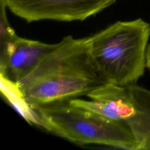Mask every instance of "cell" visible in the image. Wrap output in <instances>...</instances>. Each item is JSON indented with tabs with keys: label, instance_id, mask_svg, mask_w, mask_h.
I'll use <instances>...</instances> for the list:
<instances>
[{
	"label": "cell",
	"instance_id": "cell-1",
	"mask_svg": "<svg viewBox=\"0 0 150 150\" xmlns=\"http://www.w3.org/2000/svg\"><path fill=\"white\" fill-rule=\"evenodd\" d=\"M105 83L91 58L88 37L69 35L17 84L32 108L87 96Z\"/></svg>",
	"mask_w": 150,
	"mask_h": 150
},
{
	"label": "cell",
	"instance_id": "cell-2",
	"mask_svg": "<svg viewBox=\"0 0 150 150\" xmlns=\"http://www.w3.org/2000/svg\"><path fill=\"white\" fill-rule=\"evenodd\" d=\"M150 23L141 18L117 21L88 37L90 52L107 83L137 84L146 67Z\"/></svg>",
	"mask_w": 150,
	"mask_h": 150
},
{
	"label": "cell",
	"instance_id": "cell-3",
	"mask_svg": "<svg viewBox=\"0 0 150 150\" xmlns=\"http://www.w3.org/2000/svg\"><path fill=\"white\" fill-rule=\"evenodd\" d=\"M32 110L39 125L77 144H98L138 150L129 127L69 100L38 105Z\"/></svg>",
	"mask_w": 150,
	"mask_h": 150
},
{
	"label": "cell",
	"instance_id": "cell-4",
	"mask_svg": "<svg viewBox=\"0 0 150 150\" xmlns=\"http://www.w3.org/2000/svg\"><path fill=\"white\" fill-rule=\"evenodd\" d=\"M116 0H5L6 7L28 23L53 20L84 21L115 3Z\"/></svg>",
	"mask_w": 150,
	"mask_h": 150
},
{
	"label": "cell",
	"instance_id": "cell-5",
	"mask_svg": "<svg viewBox=\"0 0 150 150\" xmlns=\"http://www.w3.org/2000/svg\"><path fill=\"white\" fill-rule=\"evenodd\" d=\"M56 45L16 35L0 50V75L15 83L28 76Z\"/></svg>",
	"mask_w": 150,
	"mask_h": 150
},
{
	"label": "cell",
	"instance_id": "cell-6",
	"mask_svg": "<svg viewBox=\"0 0 150 150\" xmlns=\"http://www.w3.org/2000/svg\"><path fill=\"white\" fill-rule=\"evenodd\" d=\"M127 87L135 113L125 124L135 138L138 150H150V90L137 84Z\"/></svg>",
	"mask_w": 150,
	"mask_h": 150
},
{
	"label": "cell",
	"instance_id": "cell-7",
	"mask_svg": "<svg viewBox=\"0 0 150 150\" xmlns=\"http://www.w3.org/2000/svg\"><path fill=\"white\" fill-rule=\"evenodd\" d=\"M146 68H148L150 71V43L148 44L147 50H146Z\"/></svg>",
	"mask_w": 150,
	"mask_h": 150
}]
</instances>
